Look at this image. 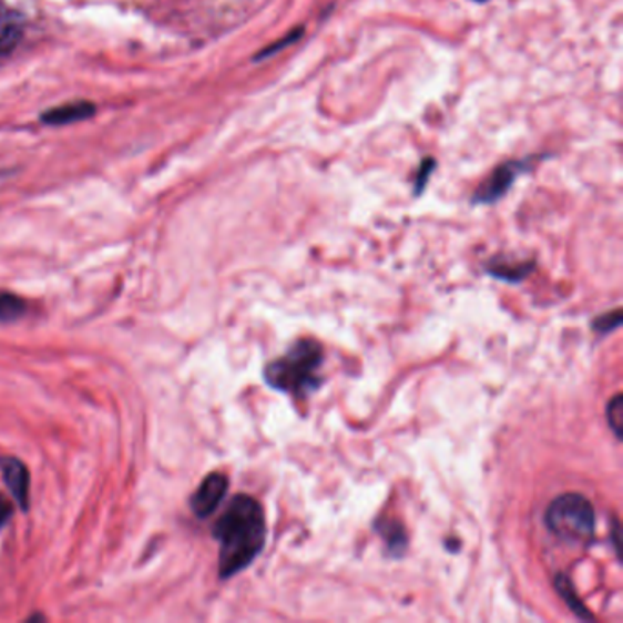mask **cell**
<instances>
[{"label":"cell","mask_w":623,"mask_h":623,"mask_svg":"<svg viewBox=\"0 0 623 623\" xmlns=\"http://www.w3.org/2000/svg\"><path fill=\"white\" fill-rule=\"evenodd\" d=\"M213 535L219 541V578L229 580L245 571L264 549L267 525L262 504L245 493L234 496Z\"/></svg>","instance_id":"1"},{"label":"cell","mask_w":623,"mask_h":623,"mask_svg":"<svg viewBox=\"0 0 623 623\" xmlns=\"http://www.w3.org/2000/svg\"><path fill=\"white\" fill-rule=\"evenodd\" d=\"M323 346L312 338H302L280 359L267 364L265 382L278 391L304 395L317 390L318 368L323 366Z\"/></svg>","instance_id":"2"},{"label":"cell","mask_w":623,"mask_h":623,"mask_svg":"<svg viewBox=\"0 0 623 623\" xmlns=\"http://www.w3.org/2000/svg\"><path fill=\"white\" fill-rule=\"evenodd\" d=\"M545 525L560 540L582 545L594 538L596 515L591 501L585 496L563 493L549 504Z\"/></svg>","instance_id":"3"},{"label":"cell","mask_w":623,"mask_h":623,"mask_svg":"<svg viewBox=\"0 0 623 623\" xmlns=\"http://www.w3.org/2000/svg\"><path fill=\"white\" fill-rule=\"evenodd\" d=\"M227 490H229V479L225 478L224 473H208L191 498V509L194 514L200 520L213 515L214 510L218 509L219 503L224 501Z\"/></svg>","instance_id":"4"},{"label":"cell","mask_w":623,"mask_h":623,"mask_svg":"<svg viewBox=\"0 0 623 623\" xmlns=\"http://www.w3.org/2000/svg\"><path fill=\"white\" fill-rule=\"evenodd\" d=\"M523 168H525V163L523 162L504 163V165L499 166L492 176L483 183V187L479 188L478 193H476L473 202H498L499 197L509 191L515 177L520 176Z\"/></svg>","instance_id":"5"},{"label":"cell","mask_w":623,"mask_h":623,"mask_svg":"<svg viewBox=\"0 0 623 623\" xmlns=\"http://www.w3.org/2000/svg\"><path fill=\"white\" fill-rule=\"evenodd\" d=\"M0 472L4 476L6 487L13 493L21 510H28L30 504V473L21 459L0 458Z\"/></svg>","instance_id":"6"},{"label":"cell","mask_w":623,"mask_h":623,"mask_svg":"<svg viewBox=\"0 0 623 623\" xmlns=\"http://www.w3.org/2000/svg\"><path fill=\"white\" fill-rule=\"evenodd\" d=\"M24 33V19L19 11L0 0V55L10 53Z\"/></svg>","instance_id":"7"},{"label":"cell","mask_w":623,"mask_h":623,"mask_svg":"<svg viewBox=\"0 0 623 623\" xmlns=\"http://www.w3.org/2000/svg\"><path fill=\"white\" fill-rule=\"evenodd\" d=\"M92 114H94V104L72 103L50 110L42 115V121L48 125H67V123H73V121L86 120Z\"/></svg>","instance_id":"8"},{"label":"cell","mask_w":623,"mask_h":623,"mask_svg":"<svg viewBox=\"0 0 623 623\" xmlns=\"http://www.w3.org/2000/svg\"><path fill=\"white\" fill-rule=\"evenodd\" d=\"M28 312L27 302L11 293H0V323H13Z\"/></svg>","instance_id":"9"},{"label":"cell","mask_w":623,"mask_h":623,"mask_svg":"<svg viewBox=\"0 0 623 623\" xmlns=\"http://www.w3.org/2000/svg\"><path fill=\"white\" fill-rule=\"evenodd\" d=\"M556 589L558 591H560L561 598H563V600L569 603V607H571L572 611L578 614V616H582V619L585 620L592 619V614L589 613L588 607H585V605H583V603L580 602L576 596H574L576 592H574L572 583L569 582V578L560 574V576L556 578Z\"/></svg>","instance_id":"10"},{"label":"cell","mask_w":623,"mask_h":623,"mask_svg":"<svg viewBox=\"0 0 623 623\" xmlns=\"http://www.w3.org/2000/svg\"><path fill=\"white\" fill-rule=\"evenodd\" d=\"M607 422L614 436L622 439L623 433V397L622 395H614L613 399L609 400L607 405Z\"/></svg>","instance_id":"11"},{"label":"cell","mask_w":623,"mask_h":623,"mask_svg":"<svg viewBox=\"0 0 623 623\" xmlns=\"http://www.w3.org/2000/svg\"><path fill=\"white\" fill-rule=\"evenodd\" d=\"M386 527H388V530L382 529V527H379V530L382 538L388 541L390 551H402L406 545V535L402 527H395V523H386Z\"/></svg>","instance_id":"12"},{"label":"cell","mask_w":623,"mask_h":623,"mask_svg":"<svg viewBox=\"0 0 623 623\" xmlns=\"http://www.w3.org/2000/svg\"><path fill=\"white\" fill-rule=\"evenodd\" d=\"M620 326H622V312L620 309H614L609 315H602L592 323V328L596 329L598 333H611Z\"/></svg>","instance_id":"13"},{"label":"cell","mask_w":623,"mask_h":623,"mask_svg":"<svg viewBox=\"0 0 623 623\" xmlns=\"http://www.w3.org/2000/svg\"><path fill=\"white\" fill-rule=\"evenodd\" d=\"M11 515H13V504L10 503V499L0 496V529L10 521Z\"/></svg>","instance_id":"14"},{"label":"cell","mask_w":623,"mask_h":623,"mask_svg":"<svg viewBox=\"0 0 623 623\" xmlns=\"http://www.w3.org/2000/svg\"><path fill=\"white\" fill-rule=\"evenodd\" d=\"M433 166H436V162H431V160H427V162H425V165H422L421 174L417 176V194L421 193L422 187H425V183H427L428 176H430V172Z\"/></svg>","instance_id":"15"},{"label":"cell","mask_w":623,"mask_h":623,"mask_svg":"<svg viewBox=\"0 0 623 623\" xmlns=\"http://www.w3.org/2000/svg\"><path fill=\"white\" fill-rule=\"evenodd\" d=\"M478 2H484V0H478Z\"/></svg>","instance_id":"16"}]
</instances>
